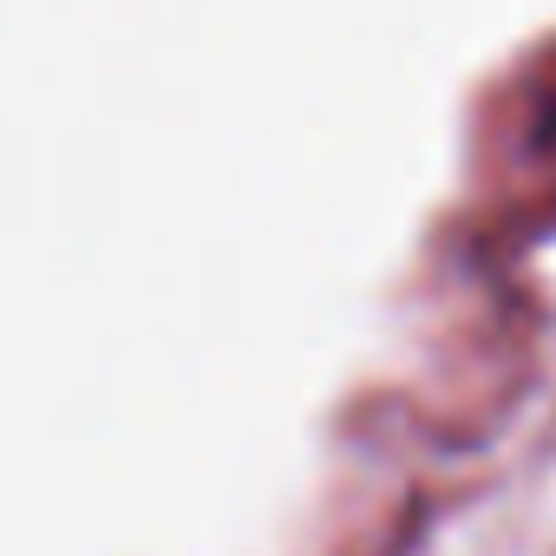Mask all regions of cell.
Masks as SVG:
<instances>
[{
    "label": "cell",
    "instance_id": "6da1fadb",
    "mask_svg": "<svg viewBox=\"0 0 556 556\" xmlns=\"http://www.w3.org/2000/svg\"><path fill=\"white\" fill-rule=\"evenodd\" d=\"M549 131H556V92H549Z\"/></svg>",
    "mask_w": 556,
    "mask_h": 556
}]
</instances>
